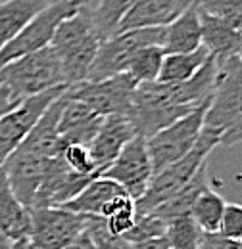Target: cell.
Here are the masks:
<instances>
[{"instance_id": "6da1fadb", "label": "cell", "mask_w": 242, "mask_h": 249, "mask_svg": "<svg viewBox=\"0 0 242 249\" xmlns=\"http://www.w3.org/2000/svg\"><path fill=\"white\" fill-rule=\"evenodd\" d=\"M215 73L217 62L213 56H208L198 73L188 81H152L137 85L127 115L135 132L144 138H150L152 134L165 128L167 124L175 123L177 119L192 113L194 109L210 104L215 85Z\"/></svg>"}, {"instance_id": "7a4b0ae2", "label": "cell", "mask_w": 242, "mask_h": 249, "mask_svg": "<svg viewBox=\"0 0 242 249\" xmlns=\"http://www.w3.org/2000/svg\"><path fill=\"white\" fill-rule=\"evenodd\" d=\"M102 42L104 38L94 25L89 4L81 6L56 27L48 46L60 62L65 85H75L87 79Z\"/></svg>"}, {"instance_id": "3957f363", "label": "cell", "mask_w": 242, "mask_h": 249, "mask_svg": "<svg viewBox=\"0 0 242 249\" xmlns=\"http://www.w3.org/2000/svg\"><path fill=\"white\" fill-rule=\"evenodd\" d=\"M219 144H221V134L213 128L202 126V132H200L194 148L186 156H182L181 159L173 161L171 165L163 167L161 171L154 173L146 192L135 201L137 217L152 213L163 201H167L177 192H181L182 188L194 178V175L200 171V167L208 163L210 154Z\"/></svg>"}, {"instance_id": "277c9868", "label": "cell", "mask_w": 242, "mask_h": 249, "mask_svg": "<svg viewBox=\"0 0 242 249\" xmlns=\"http://www.w3.org/2000/svg\"><path fill=\"white\" fill-rule=\"evenodd\" d=\"M204 126L221 134L223 146L242 142V63L239 56L217 62L215 85L204 113Z\"/></svg>"}, {"instance_id": "5b68a950", "label": "cell", "mask_w": 242, "mask_h": 249, "mask_svg": "<svg viewBox=\"0 0 242 249\" xmlns=\"http://www.w3.org/2000/svg\"><path fill=\"white\" fill-rule=\"evenodd\" d=\"M63 85L61 65L50 46L0 67V89L16 102Z\"/></svg>"}, {"instance_id": "8992f818", "label": "cell", "mask_w": 242, "mask_h": 249, "mask_svg": "<svg viewBox=\"0 0 242 249\" xmlns=\"http://www.w3.org/2000/svg\"><path fill=\"white\" fill-rule=\"evenodd\" d=\"M81 6V0H54L42 12H39L29 23L18 33L12 40H8L0 48V67L6 63L20 60L27 54L42 50L50 44L56 27L69 16H73Z\"/></svg>"}, {"instance_id": "52a82bcc", "label": "cell", "mask_w": 242, "mask_h": 249, "mask_svg": "<svg viewBox=\"0 0 242 249\" xmlns=\"http://www.w3.org/2000/svg\"><path fill=\"white\" fill-rule=\"evenodd\" d=\"M163 29L165 27L129 29V31H120L108 36L100 44L98 54L85 81H102V79L125 73L133 56L141 48L152 46V44H158V46L163 44Z\"/></svg>"}, {"instance_id": "ba28073f", "label": "cell", "mask_w": 242, "mask_h": 249, "mask_svg": "<svg viewBox=\"0 0 242 249\" xmlns=\"http://www.w3.org/2000/svg\"><path fill=\"white\" fill-rule=\"evenodd\" d=\"M137 81L129 73H120L102 81H81L67 85L65 98L77 100L89 106L102 117L108 115H129Z\"/></svg>"}, {"instance_id": "9c48e42d", "label": "cell", "mask_w": 242, "mask_h": 249, "mask_svg": "<svg viewBox=\"0 0 242 249\" xmlns=\"http://www.w3.org/2000/svg\"><path fill=\"white\" fill-rule=\"evenodd\" d=\"M208 106L210 104L194 109L192 113L177 119L175 123L167 124L165 128L158 130L150 138H146V148L150 154L154 173H158L163 167L171 165L173 161L181 159L194 148V144L202 132V126H204V113H206Z\"/></svg>"}, {"instance_id": "30bf717a", "label": "cell", "mask_w": 242, "mask_h": 249, "mask_svg": "<svg viewBox=\"0 0 242 249\" xmlns=\"http://www.w3.org/2000/svg\"><path fill=\"white\" fill-rule=\"evenodd\" d=\"M65 89L67 85L29 96L0 117V165H4V161L20 148L48 106L58 100Z\"/></svg>"}, {"instance_id": "8fae6325", "label": "cell", "mask_w": 242, "mask_h": 249, "mask_svg": "<svg viewBox=\"0 0 242 249\" xmlns=\"http://www.w3.org/2000/svg\"><path fill=\"white\" fill-rule=\"evenodd\" d=\"M29 213V246L33 249L67 248L85 230L87 222V217L63 207H37Z\"/></svg>"}, {"instance_id": "7c38bea8", "label": "cell", "mask_w": 242, "mask_h": 249, "mask_svg": "<svg viewBox=\"0 0 242 249\" xmlns=\"http://www.w3.org/2000/svg\"><path fill=\"white\" fill-rule=\"evenodd\" d=\"M100 177L118 182L127 192V196L133 197V201H137L146 192L154 177L146 138L141 134H135L133 140L121 150L120 156L114 159V163Z\"/></svg>"}, {"instance_id": "4fadbf2b", "label": "cell", "mask_w": 242, "mask_h": 249, "mask_svg": "<svg viewBox=\"0 0 242 249\" xmlns=\"http://www.w3.org/2000/svg\"><path fill=\"white\" fill-rule=\"evenodd\" d=\"M98 178L92 175H79L73 173L60 157H52L48 161L46 173L42 177V182L35 194L31 209L37 207H61L69 199H73L91 180Z\"/></svg>"}, {"instance_id": "5bb4252c", "label": "cell", "mask_w": 242, "mask_h": 249, "mask_svg": "<svg viewBox=\"0 0 242 249\" xmlns=\"http://www.w3.org/2000/svg\"><path fill=\"white\" fill-rule=\"evenodd\" d=\"M50 159L52 157H40L29 154V152H23V150H16L2 165L16 197L27 209H31V205H33L35 194L42 182V177L46 173Z\"/></svg>"}, {"instance_id": "9a60e30c", "label": "cell", "mask_w": 242, "mask_h": 249, "mask_svg": "<svg viewBox=\"0 0 242 249\" xmlns=\"http://www.w3.org/2000/svg\"><path fill=\"white\" fill-rule=\"evenodd\" d=\"M135 134L137 132H135V128H133L127 115H108V117H104L98 132L94 134V138L87 146L96 169L100 171V175L114 163V159L120 156L121 150L133 140Z\"/></svg>"}, {"instance_id": "2e32d148", "label": "cell", "mask_w": 242, "mask_h": 249, "mask_svg": "<svg viewBox=\"0 0 242 249\" xmlns=\"http://www.w3.org/2000/svg\"><path fill=\"white\" fill-rule=\"evenodd\" d=\"M192 6V0H135L121 18L118 31L167 27L182 12Z\"/></svg>"}, {"instance_id": "e0dca14e", "label": "cell", "mask_w": 242, "mask_h": 249, "mask_svg": "<svg viewBox=\"0 0 242 249\" xmlns=\"http://www.w3.org/2000/svg\"><path fill=\"white\" fill-rule=\"evenodd\" d=\"M102 121L104 117L92 111L89 106L77 100H69L63 94V106H61L60 117H58V134H60L63 146H69V144L89 146V142L98 132Z\"/></svg>"}, {"instance_id": "ac0fdd59", "label": "cell", "mask_w": 242, "mask_h": 249, "mask_svg": "<svg viewBox=\"0 0 242 249\" xmlns=\"http://www.w3.org/2000/svg\"><path fill=\"white\" fill-rule=\"evenodd\" d=\"M61 106H63V94L58 100H54L48 109L42 113V117L31 128L27 138L20 144L18 150L29 152L40 157H60L63 152V142L58 134V117H60Z\"/></svg>"}, {"instance_id": "d6986e66", "label": "cell", "mask_w": 242, "mask_h": 249, "mask_svg": "<svg viewBox=\"0 0 242 249\" xmlns=\"http://www.w3.org/2000/svg\"><path fill=\"white\" fill-rule=\"evenodd\" d=\"M202 46V25L198 6H188L163 29V54H188Z\"/></svg>"}, {"instance_id": "ffe728a7", "label": "cell", "mask_w": 242, "mask_h": 249, "mask_svg": "<svg viewBox=\"0 0 242 249\" xmlns=\"http://www.w3.org/2000/svg\"><path fill=\"white\" fill-rule=\"evenodd\" d=\"M200 25H202V46L208 50L210 56L215 58V62H223L241 54L242 31L204 12H200Z\"/></svg>"}, {"instance_id": "44dd1931", "label": "cell", "mask_w": 242, "mask_h": 249, "mask_svg": "<svg viewBox=\"0 0 242 249\" xmlns=\"http://www.w3.org/2000/svg\"><path fill=\"white\" fill-rule=\"evenodd\" d=\"M0 230L12 242L25 240V238L29 240L31 213L16 197L2 165H0Z\"/></svg>"}, {"instance_id": "7402d4cb", "label": "cell", "mask_w": 242, "mask_h": 249, "mask_svg": "<svg viewBox=\"0 0 242 249\" xmlns=\"http://www.w3.org/2000/svg\"><path fill=\"white\" fill-rule=\"evenodd\" d=\"M121 194H127V192L118 182H114L110 178H104V177H98V178L91 180L73 199H69L61 207L69 209L73 213H79L83 217H100L106 203L112 201L116 196H121Z\"/></svg>"}, {"instance_id": "603a6c76", "label": "cell", "mask_w": 242, "mask_h": 249, "mask_svg": "<svg viewBox=\"0 0 242 249\" xmlns=\"http://www.w3.org/2000/svg\"><path fill=\"white\" fill-rule=\"evenodd\" d=\"M48 4H50L48 0H4L0 2V48L8 40H12Z\"/></svg>"}, {"instance_id": "cb8c5ba5", "label": "cell", "mask_w": 242, "mask_h": 249, "mask_svg": "<svg viewBox=\"0 0 242 249\" xmlns=\"http://www.w3.org/2000/svg\"><path fill=\"white\" fill-rule=\"evenodd\" d=\"M204 188H208V163L200 167V171L194 175V178L182 188L181 192H177L173 197L163 201L152 213L156 217H160L161 220H169V218L181 217V215H190V209H192L196 197L200 196V192Z\"/></svg>"}, {"instance_id": "d4e9b609", "label": "cell", "mask_w": 242, "mask_h": 249, "mask_svg": "<svg viewBox=\"0 0 242 249\" xmlns=\"http://www.w3.org/2000/svg\"><path fill=\"white\" fill-rule=\"evenodd\" d=\"M208 50L204 46H200L194 52L188 54H165L163 63L160 69V83H182L188 81L190 77H194L198 73V69L204 65L208 60Z\"/></svg>"}, {"instance_id": "484cf974", "label": "cell", "mask_w": 242, "mask_h": 249, "mask_svg": "<svg viewBox=\"0 0 242 249\" xmlns=\"http://www.w3.org/2000/svg\"><path fill=\"white\" fill-rule=\"evenodd\" d=\"M225 203L227 201L221 194H217L210 186L204 188L190 209V217L202 232H217L225 211Z\"/></svg>"}, {"instance_id": "4316f807", "label": "cell", "mask_w": 242, "mask_h": 249, "mask_svg": "<svg viewBox=\"0 0 242 249\" xmlns=\"http://www.w3.org/2000/svg\"><path fill=\"white\" fill-rule=\"evenodd\" d=\"M163 50L161 46L158 44H152V46H144L141 48L133 60L129 63L127 71L139 85L141 83H152V81H158L160 77V69H161V63H163Z\"/></svg>"}, {"instance_id": "83f0119b", "label": "cell", "mask_w": 242, "mask_h": 249, "mask_svg": "<svg viewBox=\"0 0 242 249\" xmlns=\"http://www.w3.org/2000/svg\"><path fill=\"white\" fill-rule=\"evenodd\" d=\"M202 230L198 224L192 220L190 215L165 220V230H163V240L167 242L169 249H196L200 242Z\"/></svg>"}, {"instance_id": "f1b7e54d", "label": "cell", "mask_w": 242, "mask_h": 249, "mask_svg": "<svg viewBox=\"0 0 242 249\" xmlns=\"http://www.w3.org/2000/svg\"><path fill=\"white\" fill-rule=\"evenodd\" d=\"M135 0H100L98 6L92 10V19L98 33L106 40L108 36L116 35L118 25L125 12L133 6Z\"/></svg>"}, {"instance_id": "f546056e", "label": "cell", "mask_w": 242, "mask_h": 249, "mask_svg": "<svg viewBox=\"0 0 242 249\" xmlns=\"http://www.w3.org/2000/svg\"><path fill=\"white\" fill-rule=\"evenodd\" d=\"M198 10L242 31V0H200Z\"/></svg>"}, {"instance_id": "4dcf8cb0", "label": "cell", "mask_w": 242, "mask_h": 249, "mask_svg": "<svg viewBox=\"0 0 242 249\" xmlns=\"http://www.w3.org/2000/svg\"><path fill=\"white\" fill-rule=\"evenodd\" d=\"M61 159H63V163H65L73 173L100 177V171L96 169V165H94V161H92L89 148L83 146V144H69V146H65L63 152H61Z\"/></svg>"}, {"instance_id": "1f68e13d", "label": "cell", "mask_w": 242, "mask_h": 249, "mask_svg": "<svg viewBox=\"0 0 242 249\" xmlns=\"http://www.w3.org/2000/svg\"><path fill=\"white\" fill-rule=\"evenodd\" d=\"M135 220H137V211H135V201L133 199L125 201L120 209H116L110 217L104 218L106 230L112 236H125L133 228Z\"/></svg>"}, {"instance_id": "d6a6232c", "label": "cell", "mask_w": 242, "mask_h": 249, "mask_svg": "<svg viewBox=\"0 0 242 249\" xmlns=\"http://www.w3.org/2000/svg\"><path fill=\"white\" fill-rule=\"evenodd\" d=\"M219 232L225 238L241 240L242 238V205L241 203H225V211L221 217Z\"/></svg>"}, {"instance_id": "836d02e7", "label": "cell", "mask_w": 242, "mask_h": 249, "mask_svg": "<svg viewBox=\"0 0 242 249\" xmlns=\"http://www.w3.org/2000/svg\"><path fill=\"white\" fill-rule=\"evenodd\" d=\"M196 249H242V246L239 240L225 238L217 230V232H202Z\"/></svg>"}, {"instance_id": "e575fe53", "label": "cell", "mask_w": 242, "mask_h": 249, "mask_svg": "<svg viewBox=\"0 0 242 249\" xmlns=\"http://www.w3.org/2000/svg\"><path fill=\"white\" fill-rule=\"evenodd\" d=\"M63 249H96V246H94V242H92V238L89 236V232L87 230H83L67 248Z\"/></svg>"}, {"instance_id": "d590c367", "label": "cell", "mask_w": 242, "mask_h": 249, "mask_svg": "<svg viewBox=\"0 0 242 249\" xmlns=\"http://www.w3.org/2000/svg\"><path fill=\"white\" fill-rule=\"evenodd\" d=\"M133 249H169V246L163 238H154V240H146L141 244H133Z\"/></svg>"}, {"instance_id": "8d00e7d4", "label": "cell", "mask_w": 242, "mask_h": 249, "mask_svg": "<svg viewBox=\"0 0 242 249\" xmlns=\"http://www.w3.org/2000/svg\"><path fill=\"white\" fill-rule=\"evenodd\" d=\"M18 104H20V102H16L14 98H10L8 94L0 89V117H2L6 111H10L12 107H16Z\"/></svg>"}, {"instance_id": "74e56055", "label": "cell", "mask_w": 242, "mask_h": 249, "mask_svg": "<svg viewBox=\"0 0 242 249\" xmlns=\"http://www.w3.org/2000/svg\"><path fill=\"white\" fill-rule=\"evenodd\" d=\"M12 246H14V242L0 230V249H12Z\"/></svg>"}, {"instance_id": "f35d334b", "label": "cell", "mask_w": 242, "mask_h": 249, "mask_svg": "<svg viewBox=\"0 0 242 249\" xmlns=\"http://www.w3.org/2000/svg\"><path fill=\"white\" fill-rule=\"evenodd\" d=\"M12 249H29V240L25 238V240H18V242H14Z\"/></svg>"}, {"instance_id": "ab89813d", "label": "cell", "mask_w": 242, "mask_h": 249, "mask_svg": "<svg viewBox=\"0 0 242 249\" xmlns=\"http://www.w3.org/2000/svg\"><path fill=\"white\" fill-rule=\"evenodd\" d=\"M239 60H241V63H242V48H241V54H239Z\"/></svg>"}, {"instance_id": "60d3db41", "label": "cell", "mask_w": 242, "mask_h": 249, "mask_svg": "<svg viewBox=\"0 0 242 249\" xmlns=\"http://www.w3.org/2000/svg\"><path fill=\"white\" fill-rule=\"evenodd\" d=\"M198 2H200V0H192V4H198Z\"/></svg>"}, {"instance_id": "b9f144b4", "label": "cell", "mask_w": 242, "mask_h": 249, "mask_svg": "<svg viewBox=\"0 0 242 249\" xmlns=\"http://www.w3.org/2000/svg\"><path fill=\"white\" fill-rule=\"evenodd\" d=\"M81 2H83V4H89V0H81Z\"/></svg>"}, {"instance_id": "7bdbcfd3", "label": "cell", "mask_w": 242, "mask_h": 249, "mask_svg": "<svg viewBox=\"0 0 242 249\" xmlns=\"http://www.w3.org/2000/svg\"><path fill=\"white\" fill-rule=\"evenodd\" d=\"M239 242H241V246H242V238H241V240H239Z\"/></svg>"}, {"instance_id": "ee69618b", "label": "cell", "mask_w": 242, "mask_h": 249, "mask_svg": "<svg viewBox=\"0 0 242 249\" xmlns=\"http://www.w3.org/2000/svg\"><path fill=\"white\" fill-rule=\"evenodd\" d=\"M29 249H33V248H31V246H29Z\"/></svg>"}]
</instances>
